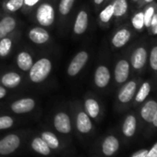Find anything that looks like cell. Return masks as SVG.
Listing matches in <instances>:
<instances>
[{
  "label": "cell",
  "instance_id": "cell-1",
  "mask_svg": "<svg viewBox=\"0 0 157 157\" xmlns=\"http://www.w3.org/2000/svg\"><path fill=\"white\" fill-rule=\"evenodd\" d=\"M31 131H12L0 137V155L10 157L14 155L24 148Z\"/></svg>",
  "mask_w": 157,
  "mask_h": 157
},
{
  "label": "cell",
  "instance_id": "cell-2",
  "mask_svg": "<svg viewBox=\"0 0 157 157\" xmlns=\"http://www.w3.org/2000/svg\"><path fill=\"white\" fill-rule=\"evenodd\" d=\"M72 124L76 136L78 138L82 143L86 144L87 140L92 137L94 132L93 119L87 115L84 109H82L75 112L74 117L72 118Z\"/></svg>",
  "mask_w": 157,
  "mask_h": 157
},
{
  "label": "cell",
  "instance_id": "cell-3",
  "mask_svg": "<svg viewBox=\"0 0 157 157\" xmlns=\"http://www.w3.org/2000/svg\"><path fill=\"white\" fill-rule=\"evenodd\" d=\"M45 143L53 150L57 157L67 156L72 153L74 147L67 144L57 133L50 128H43L37 132Z\"/></svg>",
  "mask_w": 157,
  "mask_h": 157
},
{
  "label": "cell",
  "instance_id": "cell-4",
  "mask_svg": "<svg viewBox=\"0 0 157 157\" xmlns=\"http://www.w3.org/2000/svg\"><path fill=\"white\" fill-rule=\"evenodd\" d=\"M53 130L57 133L67 144L73 147V124L68 113L59 111L53 117Z\"/></svg>",
  "mask_w": 157,
  "mask_h": 157
},
{
  "label": "cell",
  "instance_id": "cell-5",
  "mask_svg": "<svg viewBox=\"0 0 157 157\" xmlns=\"http://www.w3.org/2000/svg\"><path fill=\"white\" fill-rule=\"evenodd\" d=\"M120 148L118 138L113 134H108L96 142L92 149L93 157H113Z\"/></svg>",
  "mask_w": 157,
  "mask_h": 157
},
{
  "label": "cell",
  "instance_id": "cell-6",
  "mask_svg": "<svg viewBox=\"0 0 157 157\" xmlns=\"http://www.w3.org/2000/svg\"><path fill=\"white\" fill-rule=\"evenodd\" d=\"M26 148L33 153L40 157H57L53 150L45 143V141L40 137L37 132H31L26 143Z\"/></svg>",
  "mask_w": 157,
  "mask_h": 157
},
{
  "label": "cell",
  "instance_id": "cell-7",
  "mask_svg": "<svg viewBox=\"0 0 157 157\" xmlns=\"http://www.w3.org/2000/svg\"><path fill=\"white\" fill-rule=\"evenodd\" d=\"M51 69H52L51 61L47 58H41L36 63L33 64L30 69L29 77L31 78V81L35 83L42 82L48 77Z\"/></svg>",
  "mask_w": 157,
  "mask_h": 157
},
{
  "label": "cell",
  "instance_id": "cell-8",
  "mask_svg": "<svg viewBox=\"0 0 157 157\" xmlns=\"http://www.w3.org/2000/svg\"><path fill=\"white\" fill-rule=\"evenodd\" d=\"M36 20L42 26H50L55 21V10L50 4H42L36 12Z\"/></svg>",
  "mask_w": 157,
  "mask_h": 157
},
{
  "label": "cell",
  "instance_id": "cell-9",
  "mask_svg": "<svg viewBox=\"0 0 157 157\" xmlns=\"http://www.w3.org/2000/svg\"><path fill=\"white\" fill-rule=\"evenodd\" d=\"M36 106L35 101L32 98H22L13 102L10 105V110L16 115H22L32 112Z\"/></svg>",
  "mask_w": 157,
  "mask_h": 157
},
{
  "label": "cell",
  "instance_id": "cell-10",
  "mask_svg": "<svg viewBox=\"0 0 157 157\" xmlns=\"http://www.w3.org/2000/svg\"><path fill=\"white\" fill-rule=\"evenodd\" d=\"M88 53L85 51H82L78 53L73 59L71 60L68 67H67V73L69 76H75L80 72L82 67L85 66L87 60H88Z\"/></svg>",
  "mask_w": 157,
  "mask_h": 157
},
{
  "label": "cell",
  "instance_id": "cell-11",
  "mask_svg": "<svg viewBox=\"0 0 157 157\" xmlns=\"http://www.w3.org/2000/svg\"><path fill=\"white\" fill-rule=\"evenodd\" d=\"M110 81V72L108 68L105 66H100L95 70L94 74V82L97 87L105 88L107 86Z\"/></svg>",
  "mask_w": 157,
  "mask_h": 157
},
{
  "label": "cell",
  "instance_id": "cell-12",
  "mask_svg": "<svg viewBox=\"0 0 157 157\" xmlns=\"http://www.w3.org/2000/svg\"><path fill=\"white\" fill-rule=\"evenodd\" d=\"M129 73V64L126 60H120L115 68V78L117 82L122 83L127 81Z\"/></svg>",
  "mask_w": 157,
  "mask_h": 157
},
{
  "label": "cell",
  "instance_id": "cell-13",
  "mask_svg": "<svg viewBox=\"0 0 157 157\" xmlns=\"http://www.w3.org/2000/svg\"><path fill=\"white\" fill-rule=\"evenodd\" d=\"M84 111L93 120H97L101 113L100 105L95 99L87 98L84 101Z\"/></svg>",
  "mask_w": 157,
  "mask_h": 157
},
{
  "label": "cell",
  "instance_id": "cell-14",
  "mask_svg": "<svg viewBox=\"0 0 157 157\" xmlns=\"http://www.w3.org/2000/svg\"><path fill=\"white\" fill-rule=\"evenodd\" d=\"M88 27V15L85 11L82 10L78 12L74 23L73 31L76 34H82L85 33Z\"/></svg>",
  "mask_w": 157,
  "mask_h": 157
},
{
  "label": "cell",
  "instance_id": "cell-15",
  "mask_svg": "<svg viewBox=\"0 0 157 157\" xmlns=\"http://www.w3.org/2000/svg\"><path fill=\"white\" fill-rule=\"evenodd\" d=\"M29 38L35 44H42L49 40V33L43 28H33L29 32Z\"/></svg>",
  "mask_w": 157,
  "mask_h": 157
},
{
  "label": "cell",
  "instance_id": "cell-16",
  "mask_svg": "<svg viewBox=\"0 0 157 157\" xmlns=\"http://www.w3.org/2000/svg\"><path fill=\"white\" fill-rule=\"evenodd\" d=\"M135 91H136L135 82H129L120 90L118 94V100L123 104L130 102V100L134 96Z\"/></svg>",
  "mask_w": 157,
  "mask_h": 157
},
{
  "label": "cell",
  "instance_id": "cell-17",
  "mask_svg": "<svg viewBox=\"0 0 157 157\" xmlns=\"http://www.w3.org/2000/svg\"><path fill=\"white\" fill-rule=\"evenodd\" d=\"M131 65L134 68L139 69L141 68L147 60V52L144 48L140 47L134 51V53L131 56Z\"/></svg>",
  "mask_w": 157,
  "mask_h": 157
},
{
  "label": "cell",
  "instance_id": "cell-18",
  "mask_svg": "<svg viewBox=\"0 0 157 157\" xmlns=\"http://www.w3.org/2000/svg\"><path fill=\"white\" fill-rule=\"evenodd\" d=\"M137 128V120L136 117L132 115L128 116L122 125V133L127 138H131L134 136Z\"/></svg>",
  "mask_w": 157,
  "mask_h": 157
},
{
  "label": "cell",
  "instance_id": "cell-19",
  "mask_svg": "<svg viewBox=\"0 0 157 157\" xmlns=\"http://www.w3.org/2000/svg\"><path fill=\"white\" fill-rule=\"evenodd\" d=\"M157 111V103L155 101H148L141 108L140 110V115L141 117L147 121V122H151L153 116L155 112Z\"/></svg>",
  "mask_w": 157,
  "mask_h": 157
},
{
  "label": "cell",
  "instance_id": "cell-20",
  "mask_svg": "<svg viewBox=\"0 0 157 157\" xmlns=\"http://www.w3.org/2000/svg\"><path fill=\"white\" fill-rule=\"evenodd\" d=\"M16 27V21L12 17H5L0 21V39L5 38Z\"/></svg>",
  "mask_w": 157,
  "mask_h": 157
},
{
  "label": "cell",
  "instance_id": "cell-21",
  "mask_svg": "<svg viewBox=\"0 0 157 157\" xmlns=\"http://www.w3.org/2000/svg\"><path fill=\"white\" fill-rule=\"evenodd\" d=\"M21 78L16 72L6 73L1 78L2 84L7 88H15L21 83Z\"/></svg>",
  "mask_w": 157,
  "mask_h": 157
},
{
  "label": "cell",
  "instance_id": "cell-22",
  "mask_svg": "<svg viewBox=\"0 0 157 157\" xmlns=\"http://www.w3.org/2000/svg\"><path fill=\"white\" fill-rule=\"evenodd\" d=\"M130 39V33L126 29L118 31L112 39V44L116 47H122L125 45Z\"/></svg>",
  "mask_w": 157,
  "mask_h": 157
},
{
  "label": "cell",
  "instance_id": "cell-23",
  "mask_svg": "<svg viewBox=\"0 0 157 157\" xmlns=\"http://www.w3.org/2000/svg\"><path fill=\"white\" fill-rule=\"evenodd\" d=\"M17 63H18L19 67L21 70H23V71L30 70L33 66V57L27 52H21L18 55Z\"/></svg>",
  "mask_w": 157,
  "mask_h": 157
},
{
  "label": "cell",
  "instance_id": "cell-24",
  "mask_svg": "<svg viewBox=\"0 0 157 157\" xmlns=\"http://www.w3.org/2000/svg\"><path fill=\"white\" fill-rule=\"evenodd\" d=\"M16 126V119L10 115L0 116V132L11 129Z\"/></svg>",
  "mask_w": 157,
  "mask_h": 157
},
{
  "label": "cell",
  "instance_id": "cell-25",
  "mask_svg": "<svg viewBox=\"0 0 157 157\" xmlns=\"http://www.w3.org/2000/svg\"><path fill=\"white\" fill-rule=\"evenodd\" d=\"M112 6L114 10V16L116 17L123 16L128 10V3L126 0H115Z\"/></svg>",
  "mask_w": 157,
  "mask_h": 157
},
{
  "label": "cell",
  "instance_id": "cell-26",
  "mask_svg": "<svg viewBox=\"0 0 157 157\" xmlns=\"http://www.w3.org/2000/svg\"><path fill=\"white\" fill-rule=\"evenodd\" d=\"M150 91H151V86H150V84H149L148 82H144V83L141 85L140 91L138 92V94H137V95H136V97H135L136 102H138V103L143 102V101L147 98V96L149 95Z\"/></svg>",
  "mask_w": 157,
  "mask_h": 157
},
{
  "label": "cell",
  "instance_id": "cell-27",
  "mask_svg": "<svg viewBox=\"0 0 157 157\" xmlns=\"http://www.w3.org/2000/svg\"><path fill=\"white\" fill-rule=\"evenodd\" d=\"M12 42L9 38L0 39V56H6L10 52Z\"/></svg>",
  "mask_w": 157,
  "mask_h": 157
},
{
  "label": "cell",
  "instance_id": "cell-28",
  "mask_svg": "<svg viewBox=\"0 0 157 157\" xmlns=\"http://www.w3.org/2000/svg\"><path fill=\"white\" fill-rule=\"evenodd\" d=\"M75 0H61L59 3V11L62 15H67L74 4Z\"/></svg>",
  "mask_w": 157,
  "mask_h": 157
},
{
  "label": "cell",
  "instance_id": "cell-29",
  "mask_svg": "<svg viewBox=\"0 0 157 157\" xmlns=\"http://www.w3.org/2000/svg\"><path fill=\"white\" fill-rule=\"evenodd\" d=\"M114 16V10L112 5H108L101 13H100V20L103 22H108L111 18Z\"/></svg>",
  "mask_w": 157,
  "mask_h": 157
},
{
  "label": "cell",
  "instance_id": "cell-30",
  "mask_svg": "<svg viewBox=\"0 0 157 157\" xmlns=\"http://www.w3.org/2000/svg\"><path fill=\"white\" fill-rule=\"evenodd\" d=\"M132 25L136 30H141L144 26V20H143V13L139 12L137 13L132 19Z\"/></svg>",
  "mask_w": 157,
  "mask_h": 157
},
{
  "label": "cell",
  "instance_id": "cell-31",
  "mask_svg": "<svg viewBox=\"0 0 157 157\" xmlns=\"http://www.w3.org/2000/svg\"><path fill=\"white\" fill-rule=\"evenodd\" d=\"M24 4V0H10V1L7 3V9L11 11H17L19 10Z\"/></svg>",
  "mask_w": 157,
  "mask_h": 157
},
{
  "label": "cell",
  "instance_id": "cell-32",
  "mask_svg": "<svg viewBox=\"0 0 157 157\" xmlns=\"http://www.w3.org/2000/svg\"><path fill=\"white\" fill-rule=\"evenodd\" d=\"M154 15V10L152 7H150L145 13H143V20H144V25L146 27H151V21Z\"/></svg>",
  "mask_w": 157,
  "mask_h": 157
},
{
  "label": "cell",
  "instance_id": "cell-33",
  "mask_svg": "<svg viewBox=\"0 0 157 157\" xmlns=\"http://www.w3.org/2000/svg\"><path fill=\"white\" fill-rule=\"evenodd\" d=\"M150 65L152 69L157 70V46L153 47L151 51L150 56Z\"/></svg>",
  "mask_w": 157,
  "mask_h": 157
},
{
  "label": "cell",
  "instance_id": "cell-34",
  "mask_svg": "<svg viewBox=\"0 0 157 157\" xmlns=\"http://www.w3.org/2000/svg\"><path fill=\"white\" fill-rule=\"evenodd\" d=\"M146 157H157V142L154 143V145L150 150H148Z\"/></svg>",
  "mask_w": 157,
  "mask_h": 157
},
{
  "label": "cell",
  "instance_id": "cell-35",
  "mask_svg": "<svg viewBox=\"0 0 157 157\" xmlns=\"http://www.w3.org/2000/svg\"><path fill=\"white\" fill-rule=\"evenodd\" d=\"M147 152H148V150H147V149L139 150V151H135V152L131 155V157H146Z\"/></svg>",
  "mask_w": 157,
  "mask_h": 157
},
{
  "label": "cell",
  "instance_id": "cell-36",
  "mask_svg": "<svg viewBox=\"0 0 157 157\" xmlns=\"http://www.w3.org/2000/svg\"><path fill=\"white\" fill-rule=\"evenodd\" d=\"M151 26L152 27V33L154 34H157V14L153 15L151 21Z\"/></svg>",
  "mask_w": 157,
  "mask_h": 157
},
{
  "label": "cell",
  "instance_id": "cell-37",
  "mask_svg": "<svg viewBox=\"0 0 157 157\" xmlns=\"http://www.w3.org/2000/svg\"><path fill=\"white\" fill-rule=\"evenodd\" d=\"M39 2V0H24V4L29 7H33Z\"/></svg>",
  "mask_w": 157,
  "mask_h": 157
},
{
  "label": "cell",
  "instance_id": "cell-38",
  "mask_svg": "<svg viewBox=\"0 0 157 157\" xmlns=\"http://www.w3.org/2000/svg\"><path fill=\"white\" fill-rule=\"evenodd\" d=\"M6 94H7V90L4 87L0 86V99L4 98L6 96Z\"/></svg>",
  "mask_w": 157,
  "mask_h": 157
},
{
  "label": "cell",
  "instance_id": "cell-39",
  "mask_svg": "<svg viewBox=\"0 0 157 157\" xmlns=\"http://www.w3.org/2000/svg\"><path fill=\"white\" fill-rule=\"evenodd\" d=\"M151 123H152V124L157 128V111L155 112V114H154V116H153V118H152Z\"/></svg>",
  "mask_w": 157,
  "mask_h": 157
},
{
  "label": "cell",
  "instance_id": "cell-40",
  "mask_svg": "<svg viewBox=\"0 0 157 157\" xmlns=\"http://www.w3.org/2000/svg\"><path fill=\"white\" fill-rule=\"evenodd\" d=\"M103 1H104V0H94V3L97 4V5H100V4L103 3Z\"/></svg>",
  "mask_w": 157,
  "mask_h": 157
},
{
  "label": "cell",
  "instance_id": "cell-41",
  "mask_svg": "<svg viewBox=\"0 0 157 157\" xmlns=\"http://www.w3.org/2000/svg\"><path fill=\"white\" fill-rule=\"evenodd\" d=\"M145 1L149 3V2H151V1H152V0H145Z\"/></svg>",
  "mask_w": 157,
  "mask_h": 157
},
{
  "label": "cell",
  "instance_id": "cell-42",
  "mask_svg": "<svg viewBox=\"0 0 157 157\" xmlns=\"http://www.w3.org/2000/svg\"><path fill=\"white\" fill-rule=\"evenodd\" d=\"M0 157H7V156H2V155H0Z\"/></svg>",
  "mask_w": 157,
  "mask_h": 157
}]
</instances>
